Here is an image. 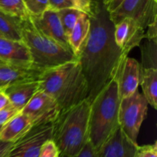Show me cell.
<instances>
[{
  "instance_id": "cell-1",
  "label": "cell",
  "mask_w": 157,
  "mask_h": 157,
  "mask_svg": "<svg viewBox=\"0 0 157 157\" xmlns=\"http://www.w3.org/2000/svg\"><path fill=\"white\" fill-rule=\"evenodd\" d=\"M90 20V33L77 58L87 80V98L91 102L114 78L120 64L128 55L115 43L113 23L103 2Z\"/></svg>"
},
{
  "instance_id": "cell-2",
  "label": "cell",
  "mask_w": 157,
  "mask_h": 157,
  "mask_svg": "<svg viewBox=\"0 0 157 157\" xmlns=\"http://www.w3.org/2000/svg\"><path fill=\"white\" fill-rule=\"evenodd\" d=\"M39 90L50 95L61 112L88 98V85L78 60L42 71L38 77Z\"/></svg>"
},
{
  "instance_id": "cell-3",
  "label": "cell",
  "mask_w": 157,
  "mask_h": 157,
  "mask_svg": "<svg viewBox=\"0 0 157 157\" xmlns=\"http://www.w3.org/2000/svg\"><path fill=\"white\" fill-rule=\"evenodd\" d=\"M90 107L87 98L61 112L53 123L52 139L59 150V156H76L89 140Z\"/></svg>"
},
{
  "instance_id": "cell-4",
  "label": "cell",
  "mask_w": 157,
  "mask_h": 157,
  "mask_svg": "<svg viewBox=\"0 0 157 157\" xmlns=\"http://www.w3.org/2000/svg\"><path fill=\"white\" fill-rule=\"evenodd\" d=\"M120 101L117 84L113 78L90 102L88 138L97 150L120 127Z\"/></svg>"
},
{
  "instance_id": "cell-5",
  "label": "cell",
  "mask_w": 157,
  "mask_h": 157,
  "mask_svg": "<svg viewBox=\"0 0 157 157\" xmlns=\"http://www.w3.org/2000/svg\"><path fill=\"white\" fill-rule=\"evenodd\" d=\"M21 37L30 54L32 67L40 71L78 59L71 49L43 34L31 16L22 20Z\"/></svg>"
},
{
  "instance_id": "cell-6",
  "label": "cell",
  "mask_w": 157,
  "mask_h": 157,
  "mask_svg": "<svg viewBox=\"0 0 157 157\" xmlns=\"http://www.w3.org/2000/svg\"><path fill=\"white\" fill-rule=\"evenodd\" d=\"M148 110V102L143 94L136 90L133 94L121 98L120 101L118 122L126 136L134 144Z\"/></svg>"
},
{
  "instance_id": "cell-7",
  "label": "cell",
  "mask_w": 157,
  "mask_h": 157,
  "mask_svg": "<svg viewBox=\"0 0 157 157\" xmlns=\"http://www.w3.org/2000/svg\"><path fill=\"white\" fill-rule=\"evenodd\" d=\"M109 14L113 25L130 18L147 29L149 25L157 22V0H123Z\"/></svg>"
},
{
  "instance_id": "cell-8",
  "label": "cell",
  "mask_w": 157,
  "mask_h": 157,
  "mask_svg": "<svg viewBox=\"0 0 157 157\" xmlns=\"http://www.w3.org/2000/svg\"><path fill=\"white\" fill-rule=\"evenodd\" d=\"M53 124L33 126L13 146L6 157H38L42 144L52 139Z\"/></svg>"
},
{
  "instance_id": "cell-9",
  "label": "cell",
  "mask_w": 157,
  "mask_h": 157,
  "mask_svg": "<svg viewBox=\"0 0 157 157\" xmlns=\"http://www.w3.org/2000/svg\"><path fill=\"white\" fill-rule=\"evenodd\" d=\"M21 112L27 115L33 125L36 126L53 124L59 116L61 110L56 101L50 95L38 90Z\"/></svg>"
},
{
  "instance_id": "cell-10",
  "label": "cell",
  "mask_w": 157,
  "mask_h": 157,
  "mask_svg": "<svg viewBox=\"0 0 157 157\" xmlns=\"http://www.w3.org/2000/svg\"><path fill=\"white\" fill-rule=\"evenodd\" d=\"M141 71L142 66L136 59L127 56L123 60L113 78L117 84L121 99L133 94L137 90Z\"/></svg>"
},
{
  "instance_id": "cell-11",
  "label": "cell",
  "mask_w": 157,
  "mask_h": 157,
  "mask_svg": "<svg viewBox=\"0 0 157 157\" xmlns=\"http://www.w3.org/2000/svg\"><path fill=\"white\" fill-rule=\"evenodd\" d=\"M113 26L115 43L127 55L132 49L140 46L143 40L146 38L145 29L132 18H124L113 25Z\"/></svg>"
},
{
  "instance_id": "cell-12",
  "label": "cell",
  "mask_w": 157,
  "mask_h": 157,
  "mask_svg": "<svg viewBox=\"0 0 157 157\" xmlns=\"http://www.w3.org/2000/svg\"><path fill=\"white\" fill-rule=\"evenodd\" d=\"M138 144L132 142L118 127L98 150L99 157H135Z\"/></svg>"
},
{
  "instance_id": "cell-13",
  "label": "cell",
  "mask_w": 157,
  "mask_h": 157,
  "mask_svg": "<svg viewBox=\"0 0 157 157\" xmlns=\"http://www.w3.org/2000/svg\"><path fill=\"white\" fill-rule=\"evenodd\" d=\"M30 16L35 25L43 34L64 47L71 49L68 39L64 33L58 12L56 10L48 8L39 16Z\"/></svg>"
},
{
  "instance_id": "cell-14",
  "label": "cell",
  "mask_w": 157,
  "mask_h": 157,
  "mask_svg": "<svg viewBox=\"0 0 157 157\" xmlns=\"http://www.w3.org/2000/svg\"><path fill=\"white\" fill-rule=\"evenodd\" d=\"M0 59L6 63L32 67V59L25 44L22 41H12L0 36Z\"/></svg>"
},
{
  "instance_id": "cell-15",
  "label": "cell",
  "mask_w": 157,
  "mask_h": 157,
  "mask_svg": "<svg viewBox=\"0 0 157 157\" xmlns=\"http://www.w3.org/2000/svg\"><path fill=\"white\" fill-rule=\"evenodd\" d=\"M41 72L33 67H21L9 63L0 64V90L4 91L17 83L38 79Z\"/></svg>"
},
{
  "instance_id": "cell-16",
  "label": "cell",
  "mask_w": 157,
  "mask_h": 157,
  "mask_svg": "<svg viewBox=\"0 0 157 157\" xmlns=\"http://www.w3.org/2000/svg\"><path fill=\"white\" fill-rule=\"evenodd\" d=\"M38 90V79H35L12 84L3 92L11 104L21 111Z\"/></svg>"
},
{
  "instance_id": "cell-17",
  "label": "cell",
  "mask_w": 157,
  "mask_h": 157,
  "mask_svg": "<svg viewBox=\"0 0 157 157\" xmlns=\"http://www.w3.org/2000/svg\"><path fill=\"white\" fill-rule=\"evenodd\" d=\"M33 123L25 113H18L2 127L0 140L15 142L33 127Z\"/></svg>"
},
{
  "instance_id": "cell-18",
  "label": "cell",
  "mask_w": 157,
  "mask_h": 157,
  "mask_svg": "<svg viewBox=\"0 0 157 157\" xmlns=\"http://www.w3.org/2000/svg\"><path fill=\"white\" fill-rule=\"evenodd\" d=\"M90 18L84 13H82L80 15L67 38L71 49L76 57H78V54L85 43L90 33Z\"/></svg>"
},
{
  "instance_id": "cell-19",
  "label": "cell",
  "mask_w": 157,
  "mask_h": 157,
  "mask_svg": "<svg viewBox=\"0 0 157 157\" xmlns=\"http://www.w3.org/2000/svg\"><path fill=\"white\" fill-rule=\"evenodd\" d=\"M143 95L155 110L157 109V69L143 68L140 81Z\"/></svg>"
},
{
  "instance_id": "cell-20",
  "label": "cell",
  "mask_w": 157,
  "mask_h": 157,
  "mask_svg": "<svg viewBox=\"0 0 157 157\" xmlns=\"http://www.w3.org/2000/svg\"><path fill=\"white\" fill-rule=\"evenodd\" d=\"M22 19L0 11V35L12 41H22Z\"/></svg>"
},
{
  "instance_id": "cell-21",
  "label": "cell",
  "mask_w": 157,
  "mask_h": 157,
  "mask_svg": "<svg viewBox=\"0 0 157 157\" xmlns=\"http://www.w3.org/2000/svg\"><path fill=\"white\" fill-rule=\"evenodd\" d=\"M146 41L140 43L143 68L157 69V38H145Z\"/></svg>"
},
{
  "instance_id": "cell-22",
  "label": "cell",
  "mask_w": 157,
  "mask_h": 157,
  "mask_svg": "<svg viewBox=\"0 0 157 157\" xmlns=\"http://www.w3.org/2000/svg\"><path fill=\"white\" fill-rule=\"evenodd\" d=\"M0 11L22 20L30 16L24 0H0Z\"/></svg>"
},
{
  "instance_id": "cell-23",
  "label": "cell",
  "mask_w": 157,
  "mask_h": 157,
  "mask_svg": "<svg viewBox=\"0 0 157 157\" xmlns=\"http://www.w3.org/2000/svg\"><path fill=\"white\" fill-rule=\"evenodd\" d=\"M57 12H58L60 21L62 25L64 33L68 38L69 35L71 32L73 28L75 27L80 15L83 12H80L79 10L74 7L64 8V9L58 10Z\"/></svg>"
},
{
  "instance_id": "cell-24",
  "label": "cell",
  "mask_w": 157,
  "mask_h": 157,
  "mask_svg": "<svg viewBox=\"0 0 157 157\" xmlns=\"http://www.w3.org/2000/svg\"><path fill=\"white\" fill-rule=\"evenodd\" d=\"M73 7L87 15L89 18L93 17L101 6V0H71Z\"/></svg>"
},
{
  "instance_id": "cell-25",
  "label": "cell",
  "mask_w": 157,
  "mask_h": 157,
  "mask_svg": "<svg viewBox=\"0 0 157 157\" xmlns=\"http://www.w3.org/2000/svg\"><path fill=\"white\" fill-rule=\"evenodd\" d=\"M24 2L32 16H39L49 8L48 0H24Z\"/></svg>"
},
{
  "instance_id": "cell-26",
  "label": "cell",
  "mask_w": 157,
  "mask_h": 157,
  "mask_svg": "<svg viewBox=\"0 0 157 157\" xmlns=\"http://www.w3.org/2000/svg\"><path fill=\"white\" fill-rule=\"evenodd\" d=\"M60 153L52 139L46 140L42 144L38 157H59Z\"/></svg>"
},
{
  "instance_id": "cell-27",
  "label": "cell",
  "mask_w": 157,
  "mask_h": 157,
  "mask_svg": "<svg viewBox=\"0 0 157 157\" xmlns=\"http://www.w3.org/2000/svg\"><path fill=\"white\" fill-rule=\"evenodd\" d=\"M20 112L21 111L18 110L11 103L2 108L0 110V126L2 127L4 124H6L8 121H10L12 117H14Z\"/></svg>"
},
{
  "instance_id": "cell-28",
  "label": "cell",
  "mask_w": 157,
  "mask_h": 157,
  "mask_svg": "<svg viewBox=\"0 0 157 157\" xmlns=\"http://www.w3.org/2000/svg\"><path fill=\"white\" fill-rule=\"evenodd\" d=\"M135 157H157V144L138 146Z\"/></svg>"
},
{
  "instance_id": "cell-29",
  "label": "cell",
  "mask_w": 157,
  "mask_h": 157,
  "mask_svg": "<svg viewBox=\"0 0 157 157\" xmlns=\"http://www.w3.org/2000/svg\"><path fill=\"white\" fill-rule=\"evenodd\" d=\"M59 157H99L98 156V150L92 146L90 141H87L86 145L83 148V150L75 156H59Z\"/></svg>"
},
{
  "instance_id": "cell-30",
  "label": "cell",
  "mask_w": 157,
  "mask_h": 157,
  "mask_svg": "<svg viewBox=\"0 0 157 157\" xmlns=\"http://www.w3.org/2000/svg\"><path fill=\"white\" fill-rule=\"evenodd\" d=\"M49 9L60 10L64 8L73 7L71 0H48Z\"/></svg>"
},
{
  "instance_id": "cell-31",
  "label": "cell",
  "mask_w": 157,
  "mask_h": 157,
  "mask_svg": "<svg viewBox=\"0 0 157 157\" xmlns=\"http://www.w3.org/2000/svg\"><path fill=\"white\" fill-rule=\"evenodd\" d=\"M15 142H9L0 140V157H6Z\"/></svg>"
},
{
  "instance_id": "cell-32",
  "label": "cell",
  "mask_w": 157,
  "mask_h": 157,
  "mask_svg": "<svg viewBox=\"0 0 157 157\" xmlns=\"http://www.w3.org/2000/svg\"><path fill=\"white\" fill-rule=\"evenodd\" d=\"M9 104H10V101H9L8 97L6 96L4 92L0 90V110Z\"/></svg>"
},
{
  "instance_id": "cell-33",
  "label": "cell",
  "mask_w": 157,
  "mask_h": 157,
  "mask_svg": "<svg viewBox=\"0 0 157 157\" xmlns=\"http://www.w3.org/2000/svg\"><path fill=\"white\" fill-rule=\"evenodd\" d=\"M123 0H112V1L110 2V4H109L107 6H106L107 10L109 12L113 11L118 6H119L120 4H121V2Z\"/></svg>"
},
{
  "instance_id": "cell-34",
  "label": "cell",
  "mask_w": 157,
  "mask_h": 157,
  "mask_svg": "<svg viewBox=\"0 0 157 157\" xmlns=\"http://www.w3.org/2000/svg\"><path fill=\"white\" fill-rule=\"evenodd\" d=\"M111 1H112V0H101V2H103V4H104L105 6H108V5L110 4V2Z\"/></svg>"
},
{
  "instance_id": "cell-35",
  "label": "cell",
  "mask_w": 157,
  "mask_h": 157,
  "mask_svg": "<svg viewBox=\"0 0 157 157\" xmlns=\"http://www.w3.org/2000/svg\"><path fill=\"white\" fill-rule=\"evenodd\" d=\"M3 63H6V62H5V61H3L2 60L0 59V64H3Z\"/></svg>"
},
{
  "instance_id": "cell-36",
  "label": "cell",
  "mask_w": 157,
  "mask_h": 157,
  "mask_svg": "<svg viewBox=\"0 0 157 157\" xmlns=\"http://www.w3.org/2000/svg\"><path fill=\"white\" fill-rule=\"evenodd\" d=\"M1 129H2V127H1V126H0V131H1Z\"/></svg>"
},
{
  "instance_id": "cell-37",
  "label": "cell",
  "mask_w": 157,
  "mask_h": 157,
  "mask_svg": "<svg viewBox=\"0 0 157 157\" xmlns=\"http://www.w3.org/2000/svg\"><path fill=\"white\" fill-rule=\"evenodd\" d=\"M0 36H1V35H0Z\"/></svg>"
}]
</instances>
